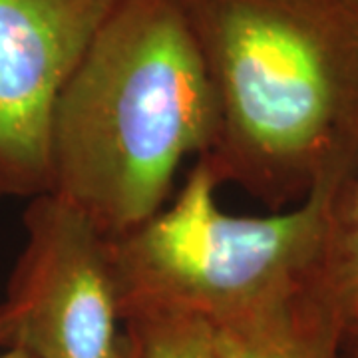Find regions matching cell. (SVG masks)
<instances>
[{
	"instance_id": "1",
	"label": "cell",
	"mask_w": 358,
	"mask_h": 358,
	"mask_svg": "<svg viewBox=\"0 0 358 358\" xmlns=\"http://www.w3.org/2000/svg\"><path fill=\"white\" fill-rule=\"evenodd\" d=\"M217 103L201 159L275 209L358 166V0H183Z\"/></svg>"
},
{
	"instance_id": "2",
	"label": "cell",
	"mask_w": 358,
	"mask_h": 358,
	"mask_svg": "<svg viewBox=\"0 0 358 358\" xmlns=\"http://www.w3.org/2000/svg\"><path fill=\"white\" fill-rule=\"evenodd\" d=\"M215 128L183 0H117L58 96L48 192L115 239L167 205L181 162L201 157Z\"/></svg>"
},
{
	"instance_id": "3",
	"label": "cell",
	"mask_w": 358,
	"mask_h": 358,
	"mask_svg": "<svg viewBox=\"0 0 358 358\" xmlns=\"http://www.w3.org/2000/svg\"><path fill=\"white\" fill-rule=\"evenodd\" d=\"M357 169L327 173L301 203L233 215L195 162L171 205L110 239L120 317L178 310L227 324L327 287L338 207Z\"/></svg>"
},
{
	"instance_id": "4",
	"label": "cell",
	"mask_w": 358,
	"mask_h": 358,
	"mask_svg": "<svg viewBox=\"0 0 358 358\" xmlns=\"http://www.w3.org/2000/svg\"><path fill=\"white\" fill-rule=\"evenodd\" d=\"M24 247L0 301V348L32 358H124L110 237L46 192L22 215Z\"/></svg>"
},
{
	"instance_id": "5",
	"label": "cell",
	"mask_w": 358,
	"mask_h": 358,
	"mask_svg": "<svg viewBox=\"0 0 358 358\" xmlns=\"http://www.w3.org/2000/svg\"><path fill=\"white\" fill-rule=\"evenodd\" d=\"M115 2L0 0V199L50 189L54 108Z\"/></svg>"
},
{
	"instance_id": "6",
	"label": "cell",
	"mask_w": 358,
	"mask_h": 358,
	"mask_svg": "<svg viewBox=\"0 0 358 358\" xmlns=\"http://www.w3.org/2000/svg\"><path fill=\"white\" fill-rule=\"evenodd\" d=\"M229 358H338L348 324L324 287L215 327Z\"/></svg>"
},
{
	"instance_id": "7",
	"label": "cell",
	"mask_w": 358,
	"mask_h": 358,
	"mask_svg": "<svg viewBox=\"0 0 358 358\" xmlns=\"http://www.w3.org/2000/svg\"><path fill=\"white\" fill-rule=\"evenodd\" d=\"M128 358H229L209 320L178 310H141L122 320Z\"/></svg>"
},
{
	"instance_id": "8",
	"label": "cell",
	"mask_w": 358,
	"mask_h": 358,
	"mask_svg": "<svg viewBox=\"0 0 358 358\" xmlns=\"http://www.w3.org/2000/svg\"><path fill=\"white\" fill-rule=\"evenodd\" d=\"M327 289L352 336L358 331V166L338 207Z\"/></svg>"
},
{
	"instance_id": "9",
	"label": "cell",
	"mask_w": 358,
	"mask_h": 358,
	"mask_svg": "<svg viewBox=\"0 0 358 358\" xmlns=\"http://www.w3.org/2000/svg\"><path fill=\"white\" fill-rule=\"evenodd\" d=\"M0 358H32L30 355H26L24 350H18V348H10V350H2Z\"/></svg>"
},
{
	"instance_id": "10",
	"label": "cell",
	"mask_w": 358,
	"mask_h": 358,
	"mask_svg": "<svg viewBox=\"0 0 358 358\" xmlns=\"http://www.w3.org/2000/svg\"><path fill=\"white\" fill-rule=\"evenodd\" d=\"M352 336L357 338V343H355V350H352V357H350V358H358V331L352 334Z\"/></svg>"
},
{
	"instance_id": "11",
	"label": "cell",
	"mask_w": 358,
	"mask_h": 358,
	"mask_svg": "<svg viewBox=\"0 0 358 358\" xmlns=\"http://www.w3.org/2000/svg\"><path fill=\"white\" fill-rule=\"evenodd\" d=\"M124 346H126V345H124ZM124 358H128V355H126V352H124Z\"/></svg>"
}]
</instances>
